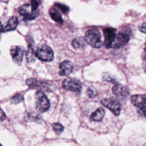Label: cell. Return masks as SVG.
Here are the masks:
<instances>
[{
	"mask_svg": "<svg viewBox=\"0 0 146 146\" xmlns=\"http://www.w3.org/2000/svg\"><path fill=\"white\" fill-rule=\"evenodd\" d=\"M87 43L94 48H100L103 46L102 36L99 31L96 29L88 30L84 37Z\"/></svg>",
	"mask_w": 146,
	"mask_h": 146,
	"instance_id": "1",
	"label": "cell"
},
{
	"mask_svg": "<svg viewBox=\"0 0 146 146\" xmlns=\"http://www.w3.org/2000/svg\"><path fill=\"white\" fill-rule=\"evenodd\" d=\"M18 21L16 17L13 16L11 17L8 21L6 25L3 27V28H2V32L12 31L15 30L18 25Z\"/></svg>",
	"mask_w": 146,
	"mask_h": 146,
	"instance_id": "13",
	"label": "cell"
},
{
	"mask_svg": "<svg viewBox=\"0 0 146 146\" xmlns=\"http://www.w3.org/2000/svg\"><path fill=\"white\" fill-rule=\"evenodd\" d=\"M35 56H36L35 52L34 51V48L31 45V46L29 47V49L26 54L27 61L30 63H33L35 60Z\"/></svg>",
	"mask_w": 146,
	"mask_h": 146,
	"instance_id": "18",
	"label": "cell"
},
{
	"mask_svg": "<svg viewBox=\"0 0 146 146\" xmlns=\"http://www.w3.org/2000/svg\"><path fill=\"white\" fill-rule=\"evenodd\" d=\"M52 128H53L54 131L58 135L60 134L64 129V127L62 126V125H61L60 124L58 123H54L52 124Z\"/></svg>",
	"mask_w": 146,
	"mask_h": 146,
	"instance_id": "20",
	"label": "cell"
},
{
	"mask_svg": "<svg viewBox=\"0 0 146 146\" xmlns=\"http://www.w3.org/2000/svg\"><path fill=\"white\" fill-rule=\"evenodd\" d=\"M55 5L63 13H67L68 11V10H69L68 7L67 6L64 5L56 3H55Z\"/></svg>",
	"mask_w": 146,
	"mask_h": 146,
	"instance_id": "23",
	"label": "cell"
},
{
	"mask_svg": "<svg viewBox=\"0 0 146 146\" xmlns=\"http://www.w3.org/2000/svg\"><path fill=\"white\" fill-rule=\"evenodd\" d=\"M31 1V5L35 9L37 10L39 6V2L38 0H30Z\"/></svg>",
	"mask_w": 146,
	"mask_h": 146,
	"instance_id": "25",
	"label": "cell"
},
{
	"mask_svg": "<svg viewBox=\"0 0 146 146\" xmlns=\"http://www.w3.org/2000/svg\"><path fill=\"white\" fill-rule=\"evenodd\" d=\"M26 84L31 88L33 89H41L43 90H48L49 88V84L46 82L39 81L34 78L27 79L26 81Z\"/></svg>",
	"mask_w": 146,
	"mask_h": 146,
	"instance_id": "9",
	"label": "cell"
},
{
	"mask_svg": "<svg viewBox=\"0 0 146 146\" xmlns=\"http://www.w3.org/2000/svg\"><path fill=\"white\" fill-rule=\"evenodd\" d=\"M103 33L105 37V45L106 47L109 48L111 47V45L116 35V30L111 27L106 28L103 30Z\"/></svg>",
	"mask_w": 146,
	"mask_h": 146,
	"instance_id": "10",
	"label": "cell"
},
{
	"mask_svg": "<svg viewBox=\"0 0 146 146\" xmlns=\"http://www.w3.org/2000/svg\"><path fill=\"white\" fill-rule=\"evenodd\" d=\"M49 13L51 19H53L55 22L60 24L63 23V21L62 17L57 9H56L55 8H52L50 9Z\"/></svg>",
	"mask_w": 146,
	"mask_h": 146,
	"instance_id": "17",
	"label": "cell"
},
{
	"mask_svg": "<svg viewBox=\"0 0 146 146\" xmlns=\"http://www.w3.org/2000/svg\"><path fill=\"white\" fill-rule=\"evenodd\" d=\"M87 45V42L83 37H76L72 41V46L75 48H83Z\"/></svg>",
	"mask_w": 146,
	"mask_h": 146,
	"instance_id": "16",
	"label": "cell"
},
{
	"mask_svg": "<svg viewBox=\"0 0 146 146\" xmlns=\"http://www.w3.org/2000/svg\"><path fill=\"white\" fill-rule=\"evenodd\" d=\"M25 50L21 46H14L10 48V54L13 61L17 64H21L24 55Z\"/></svg>",
	"mask_w": 146,
	"mask_h": 146,
	"instance_id": "8",
	"label": "cell"
},
{
	"mask_svg": "<svg viewBox=\"0 0 146 146\" xmlns=\"http://www.w3.org/2000/svg\"><path fill=\"white\" fill-rule=\"evenodd\" d=\"M101 103L104 106L112 111L115 115H119L121 110V105L118 100L113 98H106L103 99Z\"/></svg>",
	"mask_w": 146,
	"mask_h": 146,
	"instance_id": "6",
	"label": "cell"
},
{
	"mask_svg": "<svg viewBox=\"0 0 146 146\" xmlns=\"http://www.w3.org/2000/svg\"><path fill=\"white\" fill-rule=\"evenodd\" d=\"M131 101L135 106L138 107L146 103V94L134 95L131 96Z\"/></svg>",
	"mask_w": 146,
	"mask_h": 146,
	"instance_id": "14",
	"label": "cell"
},
{
	"mask_svg": "<svg viewBox=\"0 0 146 146\" xmlns=\"http://www.w3.org/2000/svg\"><path fill=\"white\" fill-rule=\"evenodd\" d=\"M137 113L141 116L146 117V103L137 107Z\"/></svg>",
	"mask_w": 146,
	"mask_h": 146,
	"instance_id": "21",
	"label": "cell"
},
{
	"mask_svg": "<svg viewBox=\"0 0 146 146\" xmlns=\"http://www.w3.org/2000/svg\"><path fill=\"white\" fill-rule=\"evenodd\" d=\"M62 87L66 90L80 92L82 89V84L79 80L76 78H68L63 82Z\"/></svg>",
	"mask_w": 146,
	"mask_h": 146,
	"instance_id": "4",
	"label": "cell"
},
{
	"mask_svg": "<svg viewBox=\"0 0 146 146\" xmlns=\"http://www.w3.org/2000/svg\"><path fill=\"white\" fill-rule=\"evenodd\" d=\"M112 92L116 96L125 98L129 95V90L128 88L121 84H116L112 87Z\"/></svg>",
	"mask_w": 146,
	"mask_h": 146,
	"instance_id": "12",
	"label": "cell"
},
{
	"mask_svg": "<svg viewBox=\"0 0 146 146\" xmlns=\"http://www.w3.org/2000/svg\"><path fill=\"white\" fill-rule=\"evenodd\" d=\"M129 40V36L125 33H119L116 34L113 41L112 42L111 48H118L125 45Z\"/></svg>",
	"mask_w": 146,
	"mask_h": 146,
	"instance_id": "7",
	"label": "cell"
},
{
	"mask_svg": "<svg viewBox=\"0 0 146 146\" xmlns=\"http://www.w3.org/2000/svg\"><path fill=\"white\" fill-rule=\"evenodd\" d=\"M87 94H88V96L90 98H93L95 95V94L94 93L93 90L91 88H89L87 90Z\"/></svg>",
	"mask_w": 146,
	"mask_h": 146,
	"instance_id": "26",
	"label": "cell"
},
{
	"mask_svg": "<svg viewBox=\"0 0 146 146\" xmlns=\"http://www.w3.org/2000/svg\"><path fill=\"white\" fill-rule=\"evenodd\" d=\"M145 51L146 52V44H145Z\"/></svg>",
	"mask_w": 146,
	"mask_h": 146,
	"instance_id": "28",
	"label": "cell"
},
{
	"mask_svg": "<svg viewBox=\"0 0 146 146\" xmlns=\"http://www.w3.org/2000/svg\"><path fill=\"white\" fill-rule=\"evenodd\" d=\"M1 121H2L3 120H4L6 118V115H5V113L3 112V111H2V110H1Z\"/></svg>",
	"mask_w": 146,
	"mask_h": 146,
	"instance_id": "27",
	"label": "cell"
},
{
	"mask_svg": "<svg viewBox=\"0 0 146 146\" xmlns=\"http://www.w3.org/2000/svg\"><path fill=\"white\" fill-rule=\"evenodd\" d=\"M35 106L36 110L40 112L47 111L50 107V103L47 97L41 91H38L35 93Z\"/></svg>",
	"mask_w": 146,
	"mask_h": 146,
	"instance_id": "2",
	"label": "cell"
},
{
	"mask_svg": "<svg viewBox=\"0 0 146 146\" xmlns=\"http://www.w3.org/2000/svg\"><path fill=\"white\" fill-rule=\"evenodd\" d=\"M73 64L69 60H64L59 65V74L61 76H68L73 71Z\"/></svg>",
	"mask_w": 146,
	"mask_h": 146,
	"instance_id": "11",
	"label": "cell"
},
{
	"mask_svg": "<svg viewBox=\"0 0 146 146\" xmlns=\"http://www.w3.org/2000/svg\"><path fill=\"white\" fill-rule=\"evenodd\" d=\"M138 29L141 33H146V22L139 24L138 26Z\"/></svg>",
	"mask_w": 146,
	"mask_h": 146,
	"instance_id": "24",
	"label": "cell"
},
{
	"mask_svg": "<svg viewBox=\"0 0 146 146\" xmlns=\"http://www.w3.org/2000/svg\"><path fill=\"white\" fill-rule=\"evenodd\" d=\"M26 120L29 121H35V122H40L42 120V117L38 113L32 112L29 113L27 115Z\"/></svg>",
	"mask_w": 146,
	"mask_h": 146,
	"instance_id": "19",
	"label": "cell"
},
{
	"mask_svg": "<svg viewBox=\"0 0 146 146\" xmlns=\"http://www.w3.org/2000/svg\"><path fill=\"white\" fill-rule=\"evenodd\" d=\"M104 115V110L102 107H99L91 114L90 116V120L94 121H99L103 119Z\"/></svg>",
	"mask_w": 146,
	"mask_h": 146,
	"instance_id": "15",
	"label": "cell"
},
{
	"mask_svg": "<svg viewBox=\"0 0 146 146\" xmlns=\"http://www.w3.org/2000/svg\"><path fill=\"white\" fill-rule=\"evenodd\" d=\"M23 100V96L21 94H17L15 96H14L11 99V101L14 104H17L21 102H22Z\"/></svg>",
	"mask_w": 146,
	"mask_h": 146,
	"instance_id": "22",
	"label": "cell"
},
{
	"mask_svg": "<svg viewBox=\"0 0 146 146\" xmlns=\"http://www.w3.org/2000/svg\"><path fill=\"white\" fill-rule=\"evenodd\" d=\"M19 14L23 16L25 19L33 20L38 17L39 13L37 10H35L31 4H24L19 9Z\"/></svg>",
	"mask_w": 146,
	"mask_h": 146,
	"instance_id": "5",
	"label": "cell"
},
{
	"mask_svg": "<svg viewBox=\"0 0 146 146\" xmlns=\"http://www.w3.org/2000/svg\"><path fill=\"white\" fill-rule=\"evenodd\" d=\"M36 57L44 62H50L54 59V52L51 47L47 45L39 46L35 51Z\"/></svg>",
	"mask_w": 146,
	"mask_h": 146,
	"instance_id": "3",
	"label": "cell"
}]
</instances>
